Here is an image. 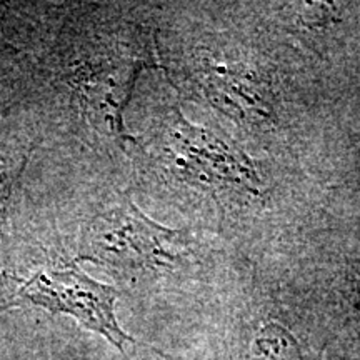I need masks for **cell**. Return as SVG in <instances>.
<instances>
[{"instance_id":"cell-1","label":"cell","mask_w":360,"mask_h":360,"mask_svg":"<svg viewBox=\"0 0 360 360\" xmlns=\"http://www.w3.org/2000/svg\"><path fill=\"white\" fill-rule=\"evenodd\" d=\"M191 252L187 231L164 227L143 215L124 195L85 225L79 259L124 276H148L172 270Z\"/></svg>"},{"instance_id":"cell-2","label":"cell","mask_w":360,"mask_h":360,"mask_svg":"<svg viewBox=\"0 0 360 360\" xmlns=\"http://www.w3.org/2000/svg\"><path fill=\"white\" fill-rule=\"evenodd\" d=\"M147 146L152 162L175 182L207 192L260 195L262 180L249 157L212 130L188 122L179 107L170 110Z\"/></svg>"},{"instance_id":"cell-3","label":"cell","mask_w":360,"mask_h":360,"mask_svg":"<svg viewBox=\"0 0 360 360\" xmlns=\"http://www.w3.org/2000/svg\"><path fill=\"white\" fill-rule=\"evenodd\" d=\"M117 299L119 290L89 277L70 264L34 272L29 278L20 282L6 304L0 305V312L20 305H35L51 314L69 315L84 328L98 334L114 345L124 360H130L127 347L135 345L150 349L169 359L162 350L134 339L119 326L115 315Z\"/></svg>"},{"instance_id":"cell-4","label":"cell","mask_w":360,"mask_h":360,"mask_svg":"<svg viewBox=\"0 0 360 360\" xmlns=\"http://www.w3.org/2000/svg\"><path fill=\"white\" fill-rule=\"evenodd\" d=\"M199 80L217 109L252 127H269L276 119L270 84L255 70L205 58Z\"/></svg>"},{"instance_id":"cell-5","label":"cell","mask_w":360,"mask_h":360,"mask_svg":"<svg viewBox=\"0 0 360 360\" xmlns=\"http://www.w3.org/2000/svg\"><path fill=\"white\" fill-rule=\"evenodd\" d=\"M245 360H305L294 335L276 322H264L252 339Z\"/></svg>"},{"instance_id":"cell-6","label":"cell","mask_w":360,"mask_h":360,"mask_svg":"<svg viewBox=\"0 0 360 360\" xmlns=\"http://www.w3.org/2000/svg\"><path fill=\"white\" fill-rule=\"evenodd\" d=\"M19 175H13L11 172H2V170H0V227H2L4 217H6V210H7L8 199H11L13 182H15V179L19 177Z\"/></svg>"}]
</instances>
